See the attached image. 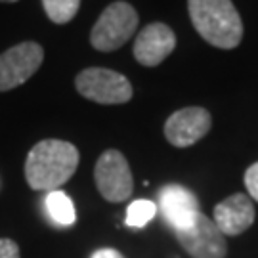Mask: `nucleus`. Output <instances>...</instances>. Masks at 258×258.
<instances>
[{
    "instance_id": "4",
    "label": "nucleus",
    "mask_w": 258,
    "mask_h": 258,
    "mask_svg": "<svg viewBox=\"0 0 258 258\" xmlns=\"http://www.w3.org/2000/svg\"><path fill=\"white\" fill-rule=\"evenodd\" d=\"M75 86L86 100L103 105L126 103L134 94L124 75L103 67H88L81 71L75 79Z\"/></svg>"
},
{
    "instance_id": "11",
    "label": "nucleus",
    "mask_w": 258,
    "mask_h": 258,
    "mask_svg": "<svg viewBox=\"0 0 258 258\" xmlns=\"http://www.w3.org/2000/svg\"><path fill=\"white\" fill-rule=\"evenodd\" d=\"M254 216L256 212H254V205L250 201V197L235 194L214 207L212 220L224 235H239L252 226Z\"/></svg>"
},
{
    "instance_id": "5",
    "label": "nucleus",
    "mask_w": 258,
    "mask_h": 258,
    "mask_svg": "<svg viewBox=\"0 0 258 258\" xmlns=\"http://www.w3.org/2000/svg\"><path fill=\"white\" fill-rule=\"evenodd\" d=\"M94 178H96L98 191L103 195L105 201L120 203L132 195V189H134L132 172L124 155L117 149H107L98 159L94 168Z\"/></svg>"
},
{
    "instance_id": "1",
    "label": "nucleus",
    "mask_w": 258,
    "mask_h": 258,
    "mask_svg": "<svg viewBox=\"0 0 258 258\" xmlns=\"http://www.w3.org/2000/svg\"><path fill=\"white\" fill-rule=\"evenodd\" d=\"M79 149L63 140H42L29 151L25 178L37 191H54L75 174Z\"/></svg>"
},
{
    "instance_id": "6",
    "label": "nucleus",
    "mask_w": 258,
    "mask_h": 258,
    "mask_svg": "<svg viewBox=\"0 0 258 258\" xmlns=\"http://www.w3.org/2000/svg\"><path fill=\"white\" fill-rule=\"evenodd\" d=\"M44 50L37 42H21L0 54V92H8L27 83L38 71Z\"/></svg>"
},
{
    "instance_id": "17",
    "label": "nucleus",
    "mask_w": 258,
    "mask_h": 258,
    "mask_svg": "<svg viewBox=\"0 0 258 258\" xmlns=\"http://www.w3.org/2000/svg\"><path fill=\"white\" fill-rule=\"evenodd\" d=\"M90 258H124V256L115 249H100V250H96Z\"/></svg>"
},
{
    "instance_id": "7",
    "label": "nucleus",
    "mask_w": 258,
    "mask_h": 258,
    "mask_svg": "<svg viewBox=\"0 0 258 258\" xmlns=\"http://www.w3.org/2000/svg\"><path fill=\"white\" fill-rule=\"evenodd\" d=\"M176 237L185 252H189L194 258H224L228 250L224 233L218 230L214 220L205 216L203 212H199L187 228L176 230Z\"/></svg>"
},
{
    "instance_id": "12",
    "label": "nucleus",
    "mask_w": 258,
    "mask_h": 258,
    "mask_svg": "<svg viewBox=\"0 0 258 258\" xmlns=\"http://www.w3.org/2000/svg\"><path fill=\"white\" fill-rule=\"evenodd\" d=\"M46 211L50 214V218L57 224V226H71L75 224V207L73 201L59 189L48 191L46 195Z\"/></svg>"
},
{
    "instance_id": "9",
    "label": "nucleus",
    "mask_w": 258,
    "mask_h": 258,
    "mask_svg": "<svg viewBox=\"0 0 258 258\" xmlns=\"http://www.w3.org/2000/svg\"><path fill=\"white\" fill-rule=\"evenodd\" d=\"M176 37L172 29L165 23H149L140 31L134 42V57L146 67H155L172 54Z\"/></svg>"
},
{
    "instance_id": "16",
    "label": "nucleus",
    "mask_w": 258,
    "mask_h": 258,
    "mask_svg": "<svg viewBox=\"0 0 258 258\" xmlns=\"http://www.w3.org/2000/svg\"><path fill=\"white\" fill-rule=\"evenodd\" d=\"M0 258H19L18 243L12 239H0Z\"/></svg>"
},
{
    "instance_id": "3",
    "label": "nucleus",
    "mask_w": 258,
    "mask_h": 258,
    "mask_svg": "<svg viewBox=\"0 0 258 258\" xmlns=\"http://www.w3.org/2000/svg\"><path fill=\"white\" fill-rule=\"evenodd\" d=\"M138 27V14L128 2H113L102 12L90 33V42L100 52H115Z\"/></svg>"
},
{
    "instance_id": "15",
    "label": "nucleus",
    "mask_w": 258,
    "mask_h": 258,
    "mask_svg": "<svg viewBox=\"0 0 258 258\" xmlns=\"http://www.w3.org/2000/svg\"><path fill=\"white\" fill-rule=\"evenodd\" d=\"M245 185H247V191L249 195L258 201V163L250 165L245 172Z\"/></svg>"
},
{
    "instance_id": "18",
    "label": "nucleus",
    "mask_w": 258,
    "mask_h": 258,
    "mask_svg": "<svg viewBox=\"0 0 258 258\" xmlns=\"http://www.w3.org/2000/svg\"><path fill=\"white\" fill-rule=\"evenodd\" d=\"M0 2H18V0H0Z\"/></svg>"
},
{
    "instance_id": "13",
    "label": "nucleus",
    "mask_w": 258,
    "mask_h": 258,
    "mask_svg": "<svg viewBox=\"0 0 258 258\" xmlns=\"http://www.w3.org/2000/svg\"><path fill=\"white\" fill-rule=\"evenodd\" d=\"M42 6L50 21L63 25L77 16L81 8V0H42Z\"/></svg>"
},
{
    "instance_id": "14",
    "label": "nucleus",
    "mask_w": 258,
    "mask_h": 258,
    "mask_svg": "<svg viewBox=\"0 0 258 258\" xmlns=\"http://www.w3.org/2000/svg\"><path fill=\"white\" fill-rule=\"evenodd\" d=\"M157 214V205L148 199H138L134 203H130L126 209V226L130 228H144L148 222L153 220Z\"/></svg>"
},
{
    "instance_id": "8",
    "label": "nucleus",
    "mask_w": 258,
    "mask_h": 258,
    "mask_svg": "<svg viewBox=\"0 0 258 258\" xmlns=\"http://www.w3.org/2000/svg\"><path fill=\"white\" fill-rule=\"evenodd\" d=\"M211 113L203 107H184L165 122L166 140L176 148H189L211 130Z\"/></svg>"
},
{
    "instance_id": "10",
    "label": "nucleus",
    "mask_w": 258,
    "mask_h": 258,
    "mask_svg": "<svg viewBox=\"0 0 258 258\" xmlns=\"http://www.w3.org/2000/svg\"><path fill=\"white\" fill-rule=\"evenodd\" d=\"M159 207L165 220L176 230H184L199 214V201L182 185H166L159 194Z\"/></svg>"
},
{
    "instance_id": "2",
    "label": "nucleus",
    "mask_w": 258,
    "mask_h": 258,
    "mask_svg": "<svg viewBox=\"0 0 258 258\" xmlns=\"http://www.w3.org/2000/svg\"><path fill=\"white\" fill-rule=\"evenodd\" d=\"M195 31L216 48L231 50L243 38V21L231 0H187Z\"/></svg>"
}]
</instances>
